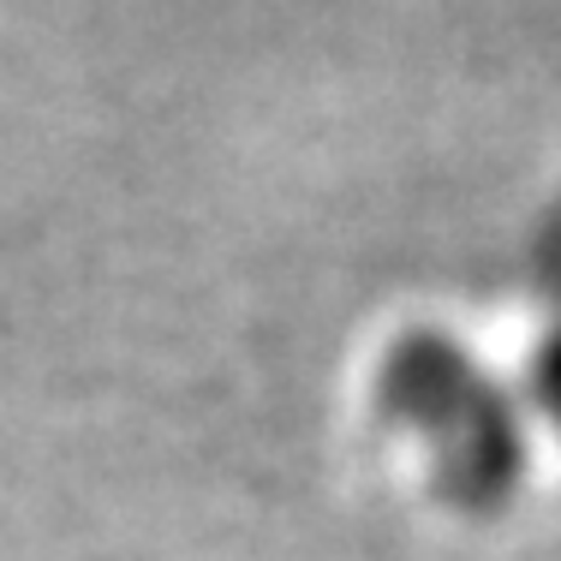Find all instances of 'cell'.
<instances>
[{
    "label": "cell",
    "instance_id": "6da1fadb",
    "mask_svg": "<svg viewBox=\"0 0 561 561\" xmlns=\"http://www.w3.org/2000/svg\"><path fill=\"white\" fill-rule=\"evenodd\" d=\"M377 400L389 424L431 460L436 490L466 514H502L531 466L526 407L496 370L443 329H412L377 370Z\"/></svg>",
    "mask_w": 561,
    "mask_h": 561
},
{
    "label": "cell",
    "instance_id": "7a4b0ae2",
    "mask_svg": "<svg viewBox=\"0 0 561 561\" xmlns=\"http://www.w3.org/2000/svg\"><path fill=\"white\" fill-rule=\"evenodd\" d=\"M526 400H531V412L561 436V323L538 341V353H531V394Z\"/></svg>",
    "mask_w": 561,
    "mask_h": 561
}]
</instances>
